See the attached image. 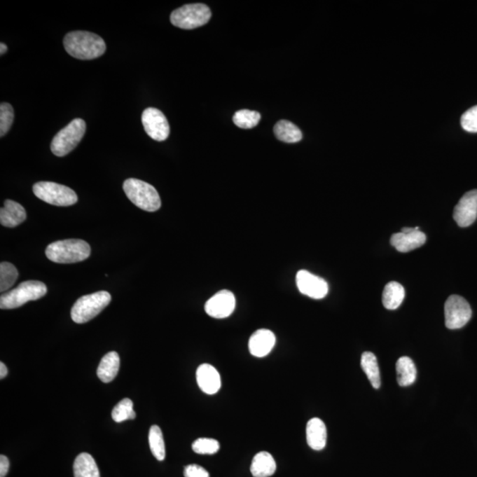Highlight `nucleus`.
Instances as JSON below:
<instances>
[{"label":"nucleus","instance_id":"obj_1","mask_svg":"<svg viewBox=\"0 0 477 477\" xmlns=\"http://www.w3.org/2000/svg\"><path fill=\"white\" fill-rule=\"evenodd\" d=\"M64 47L69 55L78 60L97 59L106 53V45L102 37L88 32H72L64 39Z\"/></svg>","mask_w":477,"mask_h":477},{"label":"nucleus","instance_id":"obj_2","mask_svg":"<svg viewBox=\"0 0 477 477\" xmlns=\"http://www.w3.org/2000/svg\"><path fill=\"white\" fill-rule=\"evenodd\" d=\"M90 252L89 243L83 240L69 239L50 243L46 255L54 263H74L89 258Z\"/></svg>","mask_w":477,"mask_h":477},{"label":"nucleus","instance_id":"obj_3","mask_svg":"<svg viewBox=\"0 0 477 477\" xmlns=\"http://www.w3.org/2000/svg\"><path fill=\"white\" fill-rule=\"evenodd\" d=\"M124 192L127 198L138 208L145 212H157L161 207V199L157 189L147 182L137 179H127L124 181Z\"/></svg>","mask_w":477,"mask_h":477},{"label":"nucleus","instance_id":"obj_4","mask_svg":"<svg viewBox=\"0 0 477 477\" xmlns=\"http://www.w3.org/2000/svg\"><path fill=\"white\" fill-rule=\"evenodd\" d=\"M111 300V294L106 291H99L82 296L74 304L71 310V317L76 324L89 322L109 305Z\"/></svg>","mask_w":477,"mask_h":477},{"label":"nucleus","instance_id":"obj_5","mask_svg":"<svg viewBox=\"0 0 477 477\" xmlns=\"http://www.w3.org/2000/svg\"><path fill=\"white\" fill-rule=\"evenodd\" d=\"M46 293L47 287L43 282L36 280L22 282L16 289L2 294L0 297V309H16L32 300H39Z\"/></svg>","mask_w":477,"mask_h":477},{"label":"nucleus","instance_id":"obj_6","mask_svg":"<svg viewBox=\"0 0 477 477\" xmlns=\"http://www.w3.org/2000/svg\"><path fill=\"white\" fill-rule=\"evenodd\" d=\"M86 132V123L76 118L53 137L50 150L57 157H64L77 147Z\"/></svg>","mask_w":477,"mask_h":477},{"label":"nucleus","instance_id":"obj_7","mask_svg":"<svg viewBox=\"0 0 477 477\" xmlns=\"http://www.w3.org/2000/svg\"><path fill=\"white\" fill-rule=\"evenodd\" d=\"M212 12L207 6L198 3L188 4L171 13L172 25L182 29H194L208 23Z\"/></svg>","mask_w":477,"mask_h":477},{"label":"nucleus","instance_id":"obj_8","mask_svg":"<svg viewBox=\"0 0 477 477\" xmlns=\"http://www.w3.org/2000/svg\"><path fill=\"white\" fill-rule=\"evenodd\" d=\"M34 194L40 200L56 206H71L78 201L76 193L67 186L40 181L33 186Z\"/></svg>","mask_w":477,"mask_h":477},{"label":"nucleus","instance_id":"obj_9","mask_svg":"<svg viewBox=\"0 0 477 477\" xmlns=\"http://www.w3.org/2000/svg\"><path fill=\"white\" fill-rule=\"evenodd\" d=\"M472 317V310L464 298L451 296L445 304V326L456 330L465 326Z\"/></svg>","mask_w":477,"mask_h":477},{"label":"nucleus","instance_id":"obj_10","mask_svg":"<svg viewBox=\"0 0 477 477\" xmlns=\"http://www.w3.org/2000/svg\"><path fill=\"white\" fill-rule=\"evenodd\" d=\"M145 132L153 140L163 141L170 134V126L165 114L155 108H147L141 115Z\"/></svg>","mask_w":477,"mask_h":477},{"label":"nucleus","instance_id":"obj_11","mask_svg":"<svg viewBox=\"0 0 477 477\" xmlns=\"http://www.w3.org/2000/svg\"><path fill=\"white\" fill-rule=\"evenodd\" d=\"M296 285L300 292L304 296L320 300L326 297L329 291L328 284L322 277L302 270L297 272Z\"/></svg>","mask_w":477,"mask_h":477},{"label":"nucleus","instance_id":"obj_12","mask_svg":"<svg viewBox=\"0 0 477 477\" xmlns=\"http://www.w3.org/2000/svg\"><path fill=\"white\" fill-rule=\"evenodd\" d=\"M235 294L231 291L222 290L207 300L205 310L209 317L222 319L231 316L235 311Z\"/></svg>","mask_w":477,"mask_h":477},{"label":"nucleus","instance_id":"obj_13","mask_svg":"<svg viewBox=\"0 0 477 477\" xmlns=\"http://www.w3.org/2000/svg\"><path fill=\"white\" fill-rule=\"evenodd\" d=\"M477 218V189L466 193L455 206L453 219L461 228H468Z\"/></svg>","mask_w":477,"mask_h":477},{"label":"nucleus","instance_id":"obj_14","mask_svg":"<svg viewBox=\"0 0 477 477\" xmlns=\"http://www.w3.org/2000/svg\"><path fill=\"white\" fill-rule=\"evenodd\" d=\"M275 343L276 337L272 331L257 330L252 334L249 341L250 354L255 357H265L273 350Z\"/></svg>","mask_w":477,"mask_h":477},{"label":"nucleus","instance_id":"obj_15","mask_svg":"<svg viewBox=\"0 0 477 477\" xmlns=\"http://www.w3.org/2000/svg\"><path fill=\"white\" fill-rule=\"evenodd\" d=\"M196 380L198 387L206 394L213 395L221 390V375L212 365L207 364L200 365L196 371Z\"/></svg>","mask_w":477,"mask_h":477},{"label":"nucleus","instance_id":"obj_16","mask_svg":"<svg viewBox=\"0 0 477 477\" xmlns=\"http://www.w3.org/2000/svg\"><path fill=\"white\" fill-rule=\"evenodd\" d=\"M426 242V235L420 230L404 233H397L392 235L391 244L399 252L407 253L420 248Z\"/></svg>","mask_w":477,"mask_h":477},{"label":"nucleus","instance_id":"obj_17","mask_svg":"<svg viewBox=\"0 0 477 477\" xmlns=\"http://www.w3.org/2000/svg\"><path fill=\"white\" fill-rule=\"evenodd\" d=\"M307 443L314 451H321L326 445L327 431L324 422L319 418L310 419L306 428Z\"/></svg>","mask_w":477,"mask_h":477},{"label":"nucleus","instance_id":"obj_18","mask_svg":"<svg viewBox=\"0 0 477 477\" xmlns=\"http://www.w3.org/2000/svg\"><path fill=\"white\" fill-rule=\"evenodd\" d=\"M27 219L25 209L18 202L6 200L4 207L0 209V223L6 228H15Z\"/></svg>","mask_w":477,"mask_h":477},{"label":"nucleus","instance_id":"obj_19","mask_svg":"<svg viewBox=\"0 0 477 477\" xmlns=\"http://www.w3.org/2000/svg\"><path fill=\"white\" fill-rule=\"evenodd\" d=\"M120 357L116 352H109L104 355L97 368V377L104 383H110L117 377L120 370Z\"/></svg>","mask_w":477,"mask_h":477},{"label":"nucleus","instance_id":"obj_20","mask_svg":"<svg viewBox=\"0 0 477 477\" xmlns=\"http://www.w3.org/2000/svg\"><path fill=\"white\" fill-rule=\"evenodd\" d=\"M277 469L276 462L268 452H260L254 457L250 472L254 477H270Z\"/></svg>","mask_w":477,"mask_h":477},{"label":"nucleus","instance_id":"obj_21","mask_svg":"<svg viewBox=\"0 0 477 477\" xmlns=\"http://www.w3.org/2000/svg\"><path fill=\"white\" fill-rule=\"evenodd\" d=\"M74 477H100L99 469L93 457L82 452L76 457L74 463Z\"/></svg>","mask_w":477,"mask_h":477},{"label":"nucleus","instance_id":"obj_22","mask_svg":"<svg viewBox=\"0 0 477 477\" xmlns=\"http://www.w3.org/2000/svg\"><path fill=\"white\" fill-rule=\"evenodd\" d=\"M404 297V287L400 283L392 282L385 286L382 300L385 309L394 310L401 305Z\"/></svg>","mask_w":477,"mask_h":477},{"label":"nucleus","instance_id":"obj_23","mask_svg":"<svg viewBox=\"0 0 477 477\" xmlns=\"http://www.w3.org/2000/svg\"><path fill=\"white\" fill-rule=\"evenodd\" d=\"M398 384L402 387H409L416 380V367L414 361L407 357H401L396 364Z\"/></svg>","mask_w":477,"mask_h":477},{"label":"nucleus","instance_id":"obj_24","mask_svg":"<svg viewBox=\"0 0 477 477\" xmlns=\"http://www.w3.org/2000/svg\"><path fill=\"white\" fill-rule=\"evenodd\" d=\"M274 134L279 141L287 144H296L303 139L302 131L289 120H280L274 127Z\"/></svg>","mask_w":477,"mask_h":477},{"label":"nucleus","instance_id":"obj_25","mask_svg":"<svg viewBox=\"0 0 477 477\" xmlns=\"http://www.w3.org/2000/svg\"><path fill=\"white\" fill-rule=\"evenodd\" d=\"M361 365L372 387L375 389L380 388L381 385L380 371L375 355L371 352H364L361 355Z\"/></svg>","mask_w":477,"mask_h":477},{"label":"nucleus","instance_id":"obj_26","mask_svg":"<svg viewBox=\"0 0 477 477\" xmlns=\"http://www.w3.org/2000/svg\"><path fill=\"white\" fill-rule=\"evenodd\" d=\"M148 444L155 458L159 462L164 461L165 458L164 436L161 429L158 425L151 426L150 433H148Z\"/></svg>","mask_w":477,"mask_h":477},{"label":"nucleus","instance_id":"obj_27","mask_svg":"<svg viewBox=\"0 0 477 477\" xmlns=\"http://www.w3.org/2000/svg\"><path fill=\"white\" fill-rule=\"evenodd\" d=\"M261 120V114L255 111L241 110L233 115V120L237 127L243 130L255 127Z\"/></svg>","mask_w":477,"mask_h":477},{"label":"nucleus","instance_id":"obj_28","mask_svg":"<svg viewBox=\"0 0 477 477\" xmlns=\"http://www.w3.org/2000/svg\"><path fill=\"white\" fill-rule=\"evenodd\" d=\"M18 276V270L15 265L8 262H2L0 265V291L1 293L11 289Z\"/></svg>","mask_w":477,"mask_h":477},{"label":"nucleus","instance_id":"obj_29","mask_svg":"<svg viewBox=\"0 0 477 477\" xmlns=\"http://www.w3.org/2000/svg\"><path fill=\"white\" fill-rule=\"evenodd\" d=\"M137 416L133 409V401L130 399H124L115 406L111 417L116 422H123L127 420H134Z\"/></svg>","mask_w":477,"mask_h":477},{"label":"nucleus","instance_id":"obj_30","mask_svg":"<svg viewBox=\"0 0 477 477\" xmlns=\"http://www.w3.org/2000/svg\"><path fill=\"white\" fill-rule=\"evenodd\" d=\"M219 448V442L213 438H198L192 445L193 451L198 455H215Z\"/></svg>","mask_w":477,"mask_h":477},{"label":"nucleus","instance_id":"obj_31","mask_svg":"<svg viewBox=\"0 0 477 477\" xmlns=\"http://www.w3.org/2000/svg\"><path fill=\"white\" fill-rule=\"evenodd\" d=\"M13 118H15V113H13L11 104L8 103L0 104V135L1 137H4L11 128Z\"/></svg>","mask_w":477,"mask_h":477},{"label":"nucleus","instance_id":"obj_32","mask_svg":"<svg viewBox=\"0 0 477 477\" xmlns=\"http://www.w3.org/2000/svg\"><path fill=\"white\" fill-rule=\"evenodd\" d=\"M461 124L465 131L477 133V106L470 108L462 115Z\"/></svg>","mask_w":477,"mask_h":477},{"label":"nucleus","instance_id":"obj_33","mask_svg":"<svg viewBox=\"0 0 477 477\" xmlns=\"http://www.w3.org/2000/svg\"><path fill=\"white\" fill-rule=\"evenodd\" d=\"M185 477H209V473L202 466L195 464L188 465L184 469Z\"/></svg>","mask_w":477,"mask_h":477},{"label":"nucleus","instance_id":"obj_34","mask_svg":"<svg viewBox=\"0 0 477 477\" xmlns=\"http://www.w3.org/2000/svg\"><path fill=\"white\" fill-rule=\"evenodd\" d=\"M9 468L10 462L8 457L2 455L0 456V477H6Z\"/></svg>","mask_w":477,"mask_h":477},{"label":"nucleus","instance_id":"obj_35","mask_svg":"<svg viewBox=\"0 0 477 477\" xmlns=\"http://www.w3.org/2000/svg\"><path fill=\"white\" fill-rule=\"evenodd\" d=\"M8 368H6V365L4 364L0 363V378L3 380V378H5L6 377V375H8Z\"/></svg>","mask_w":477,"mask_h":477},{"label":"nucleus","instance_id":"obj_36","mask_svg":"<svg viewBox=\"0 0 477 477\" xmlns=\"http://www.w3.org/2000/svg\"><path fill=\"white\" fill-rule=\"evenodd\" d=\"M0 49H1V50H0V54H1V55L8 52V46H6L4 43H1V45H0Z\"/></svg>","mask_w":477,"mask_h":477}]
</instances>
